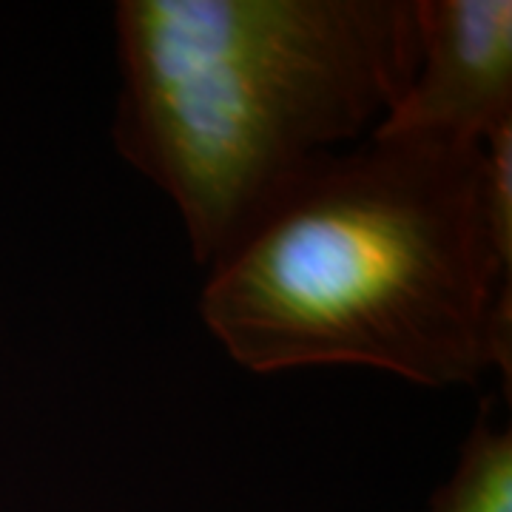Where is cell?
I'll return each instance as SVG.
<instances>
[{
  "instance_id": "1",
  "label": "cell",
  "mask_w": 512,
  "mask_h": 512,
  "mask_svg": "<svg viewBox=\"0 0 512 512\" xmlns=\"http://www.w3.org/2000/svg\"><path fill=\"white\" fill-rule=\"evenodd\" d=\"M200 311L254 373L362 365L430 387L510 373L512 222L484 146L367 137L330 154L208 268Z\"/></svg>"
},
{
  "instance_id": "2",
  "label": "cell",
  "mask_w": 512,
  "mask_h": 512,
  "mask_svg": "<svg viewBox=\"0 0 512 512\" xmlns=\"http://www.w3.org/2000/svg\"><path fill=\"white\" fill-rule=\"evenodd\" d=\"M114 143L211 268L313 165L399 103L416 0H123Z\"/></svg>"
},
{
  "instance_id": "3",
  "label": "cell",
  "mask_w": 512,
  "mask_h": 512,
  "mask_svg": "<svg viewBox=\"0 0 512 512\" xmlns=\"http://www.w3.org/2000/svg\"><path fill=\"white\" fill-rule=\"evenodd\" d=\"M419 63L370 137L484 146L512 126L510 0H416Z\"/></svg>"
},
{
  "instance_id": "4",
  "label": "cell",
  "mask_w": 512,
  "mask_h": 512,
  "mask_svg": "<svg viewBox=\"0 0 512 512\" xmlns=\"http://www.w3.org/2000/svg\"><path fill=\"white\" fill-rule=\"evenodd\" d=\"M430 512H512V433L484 410L461 447L456 473L433 495Z\"/></svg>"
}]
</instances>
